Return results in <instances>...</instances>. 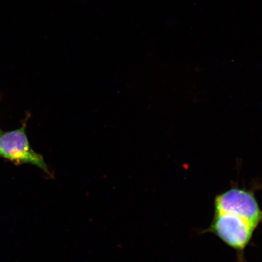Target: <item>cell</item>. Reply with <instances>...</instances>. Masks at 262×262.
Instances as JSON below:
<instances>
[{
	"instance_id": "cell-2",
	"label": "cell",
	"mask_w": 262,
	"mask_h": 262,
	"mask_svg": "<svg viewBox=\"0 0 262 262\" xmlns=\"http://www.w3.org/2000/svg\"><path fill=\"white\" fill-rule=\"evenodd\" d=\"M30 114L26 115L18 129L3 133L0 137V157L18 166L24 164L38 167L47 174L51 173L43 157L35 152L29 143L26 127Z\"/></svg>"
},
{
	"instance_id": "cell-1",
	"label": "cell",
	"mask_w": 262,
	"mask_h": 262,
	"mask_svg": "<svg viewBox=\"0 0 262 262\" xmlns=\"http://www.w3.org/2000/svg\"><path fill=\"white\" fill-rule=\"evenodd\" d=\"M257 229L254 225L237 215L214 212L210 226L202 232L216 235L235 252L238 262H245L246 248L251 243Z\"/></svg>"
},
{
	"instance_id": "cell-3",
	"label": "cell",
	"mask_w": 262,
	"mask_h": 262,
	"mask_svg": "<svg viewBox=\"0 0 262 262\" xmlns=\"http://www.w3.org/2000/svg\"><path fill=\"white\" fill-rule=\"evenodd\" d=\"M214 204V212L237 215L257 228L262 224V210L253 188L226 190L215 196Z\"/></svg>"
},
{
	"instance_id": "cell-4",
	"label": "cell",
	"mask_w": 262,
	"mask_h": 262,
	"mask_svg": "<svg viewBox=\"0 0 262 262\" xmlns=\"http://www.w3.org/2000/svg\"><path fill=\"white\" fill-rule=\"evenodd\" d=\"M1 100H2V96H1V94H0V101H1ZM3 134V132L2 131V130L1 129V128H0V137H2Z\"/></svg>"
}]
</instances>
